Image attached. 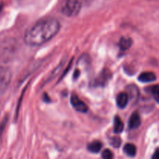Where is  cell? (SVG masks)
<instances>
[{
  "label": "cell",
  "instance_id": "277c9868",
  "mask_svg": "<svg viewBox=\"0 0 159 159\" xmlns=\"http://www.w3.org/2000/svg\"><path fill=\"white\" fill-rule=\"evenodd\" d=\"M12 79L10 70L6 67L0 66V95L3 94L9 87Z\"/></svg>",
  "mask_w": 159,
  "mask_h": 159
},
{
  "label": "cell",
  "instance_id": "9c48e42d",
  "mask_svg": "<svg viewBox=\"0 0 159 159\" xmlns=\"http://www.w3.org/2000/svg\"><path fill=\"white\" fill-rule=\"evenodd\" d=\"M133 44V40L130 37H121L119 42V46L121 51H127Z\"/></svg>",
  "mask_w": 159,
  "mask_h": 159
},
{
  "label": "cell",
  "instance_id": "7a4b0ae2",
  "mask_svg": "<svg viewBox=\"0 0 159 159\" xmlns=\"http://www.w3.org/2000/svg\"><path fill=\"white\" fill-rule=\"evenodd\" d=\"M18 48V43L13 39L3 40L0 42V61L2 62H9L13 60Z\"/></svg>",
  "mask_w": 159,
  "mask_h": 159
},
{
  "label": "cell",
  "instance_id": "9a60e30c",
  "mask_svg": "<svg viewBox=\"0 0 159 159\" xmlns=\"http://www.w3.org/2000/svg\"><path fill=\"white\" fill-rule=\"evenodd\" d=\"M102 157L103 159H113V154L109 149H106L102 152Z\"/></svg>",
  "mask_w": 159,
  "mask_h": 159
},
{
  "label": "cell",
  "instance_id": "3957f363",
  "mask_svg": "<svg viewBox=\"0 0 159 159\" xmlns=\"http://www.w3.org/2000/svg\"><path fill=\"white\" fill-rule=\"evenodd\" d=\"M82 8L81 0H66L62 7V12L67 16H75L79 13Z\"/></svg>",
  "mask_w": 159,
  "mask_h": 159
},
{
  "label": "cell",
  "instance_id": "5bb4252c",
  "mask_svg": "<svg viewBox=\"0 0 159 159\" xmlns=\"http://www.w3.org/2000/svg\"><path fill=\"white\" fill-rule=\"evenodd\" d=\"M128 96H130V97H129V99H131L132 100H134V99H138V89L135 87V85L134 86V85H132L131 89H129V94Z\"/></svg>",
  "mask_w": 159,
  "mask_h": 159
},
{
  "label": "cell",
  "instance_id": "30bf717a",
  "mask_svg": "<svg viewBox=\"0 0 159 159\" xmlns=\"http://www.w3.org/2000/svg\"><path fill=\"white\" fill-rule=\"evenodd\" d=\"M102 147V144L100 141H93V142L90 143L88 145V147H87V148H88V150L90 152H92V153H98V152L101 150Z\"/></svg>",
  "mask_w": 159,
  "mask_h": 159
},
{
  "label": "cell",
  "instance_id": "7c38bea8",
  "mask_svg": "<svg viewBox=\"0 0 159 159\" xmlns=\"http://www.w3.org/2000/svg\"><path fill=\"white\" fill-rule=\"evenodd\" d=\"M124 152L127 155L130 157H134L136 155L137 148L133 144H127L124 147Z\"/></svg>",
  "mask_w": 159,
  "mask_h": 159
},
{
  "label": "cell",
  "instance_id": "ac0fdd59",
  "mask_svg": "<svg viewBox=\"0 0 159 159\" xmlns=\"http://www.w3.org/2000/svg\"><path fill=\"white\" fill-rule=\"evenodd\" d=\"M152 159H159V154H158V150L156 149V151L154 153L153 156H152Z\"/></svg>",
  "mask_w": 159,
  "mask_h": 159
},
{
  "label": "cell",
  "instance_id": "ba28073f",
  "mask_svg": "<svg viewBox=\"0 0 159 159\" xmlns=\"http://www.w3.org/2000/svg\"><path fill=\"white\" fill-rule=\"evenodd\" d=\"M138 80L141 82H151L156 80V75L154 72L147 71V72H143L138 77Z\"/></svg>",
  "mask_w": 159,
  "mask_h": 159
},
{
  "label": "cell",
  "instance_id": "8fae6325",
  "mask_svg": "<svg viewBox=\"0 0 159 159\" xmlns=\"http://www.w3.org/2000/svg\"><path fill=\"white\" fill-rule=\"evenodd\" d=\"M113 129L116 134H120L124 130V124L119 116H115L114 122H113Z\"/></svg>",
  "mask_w": 159,
  "mask_h": 159
},
{
  "label": "cell",
  "instance_id": "4fadbf2b",
  "mask_svg": "<svg viewBox=\"0 0 159 159\" xmlns=\"http://www.w3.org/2000/svg\"><path fill=\"white\" fill-rule=\"evenodd\" d=\"M109 74H110V73L106 72V71H104L103 73H101L99 77L98 78V80L96 81V85H97V84H101V85L103 84L104 85V83H105V82L109 79V76H110V75Z\"/></svg>",
  "mask_w": 159,
  "mask_h": 159
},
{
  "label": "cell",
  "instance_id": "52a82bcc",
  "mask_svg": "<svg viewBox=\"0 0 159 159\" xmlns=\"http://www.w3.org/2000/svg\"><path fill=\"white\" fill-rule=\"evenodd\" d=\"M141 118L138 113H134L129 120V127L130 129H137L141 125Z\"/></svg>",
  "mask_w": 159,
  "mask_h": 159
},
{
  "label": "cell",
  "instance_id": "5b68a950",
  "mask_svg": "<svg viewBox=\"0 0 159 159\" xmlns=\"http://www.w3.org/2000/svg\"><path fill=\"white\" fill-rule=\"evenodd\" d=\"M71 102L72 107H74L75 110L78 112H80V113H86L88 111V107H87L86 104L83 102V101L81 100L78 96H76L75 95H73L71 97Z\"/></svg>",
  "mask_w": 159,
  "mask_h": 159
},
{
  "label": "cell",
  "instance_id": "2e32d148",
  "mask_svg": "<svg viewBox=\"0 0 159 159\" xmlns=\"http://www.w3.org/2000/svg\"><path fill=\"white\" fill-rule=\"evenodd\" d=\"M152 95H153L154 98H155V100L157 102H158V98H159V89L158 85H155L153 86V88L152 89Z\"/></svg>",
  "mask_w": 159,
  "mask_h": 159
},
{
  "label": "cell",
  "instance_id": "8992f818",
  "mask_svg": "<svg viewBox=\"0 0 159 159\" xmlns=\"http://www.w3.org/2000/svg\"><path fill=\"white\" fill-rule=\"evenodd\" d=\"M129 97L127 93H120L117 95V97H116V103H117V106L120 108H125L127 107Z\"/></svg>",
  "mask_w": 159,
  "mask_h": 159
},
{
  "label": "cell",
  "instance_id": "e0dca14e",
  "mask_svg": "<svg viewBox=\"0 0 159 159\" xmlns=\"http://www.w3.org/2000/svg\"><path fill=\"white\" fill-rule=\"evenodd\" d=\"M111 144H113V146H114V147H120V145L121 144L120 139L119 138H117V137H115V138H113V139L111 140Z\"/></svg>",
  "mask_w": 159,
  "mask_h": 159
},
{
  "label": "cell",
  "instance_id": "6da1fadb",
  "mask_svg": "<svg viewBox=\"0 0 159 159\" xmlns=\"http://www.w3.org/2000/svg\"><path fill=\"white\" fill-rule=\"evenodd\" d=\"M61 25L57 20H41L30 28L24 35V41L30 46H40L55 37Z\"/></svg>",
  "mask_w": 159,
  "mask_h": 159
}]
</instances>
